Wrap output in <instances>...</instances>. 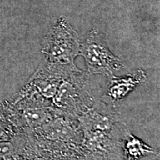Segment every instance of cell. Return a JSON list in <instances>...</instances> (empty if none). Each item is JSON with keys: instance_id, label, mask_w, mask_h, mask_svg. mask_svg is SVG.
Segmentation results:
<instances>
[{"instance_id": "6da1fadb", "label": "cell", "mask_w": 160, "mask_h": 160, "mask_svg": "<svg viewBox=\"0 0 160 160\" xmlns=\"http://www.w3.org/2000/svg\"><path fill=\"white\" fill-rule=\"evenodd\" d=\"M80 48L77 33L65 17H61L44 39L42 63L51 67H76L74 60L80 54Z\"/></svg>"}, {"instance_id": "7a4b0ae2", "label": "cell", "mask_w": 160, "mask_h": 160, "mask_svg": "<svg viewBox=\"0 0 160 160\" xmlns=\"http://www.w3.org/2000/svg\"><path fill=\"white\" fill-rule=\"evenodd\" d=\"M79 55L85 59L88 73L91 74L111 77L125 68L123 62L110 51L102 35L97 30L90 31L85 42L81 44Z\"/></svg>"}, {"instance_id": "3957f363", "label": "cell", "mask_w": 160, "mask_h": 160, "mask_svg": "<svg viewBox=\"0 0 160 160\" xmlns=\"http://www.w3.org/2000/svg\"><path fill=\"white\" fill-rule=\"evenodd\" d=\"M146 79L147 76L142 70H137L124 77L113 76L108 85L106 98L111 102L119 101Z\"/></svg>"}, {"instance_id": "277c9868", "label": "cell", "mask_w": 160, "mask_h": 160, "mask_svg": "<svg viewBox=\"0 0 160 160\" xmlns=\"http://www.w3.org/2000/svg\"><path fill=\"white\" fill-rule=\"evenodd\" d=\"M78 89L79 88L77 85H74L72 79L63 82L54 95L55 99L53 102L56 106L64 111H77L76 108L80 106L79 99L82 94V93H79L78 91Z\"/></svg>"}, {"instance_id": "5b68a950", "label": "cell", "mask_w": 160, "mask_h": 160, "mask_svg": "<svg viewBox=\"0 0 160 160\" xmlns=\"http://www.w3.org/2000/svg\"><path fill=\"white\" fill-rule=\"evenodd\" d=\"M123 151L126 160H139L145 156L154 153V150L142 140L128 132L123 139Z\"/></svg>"}]
</instances>
